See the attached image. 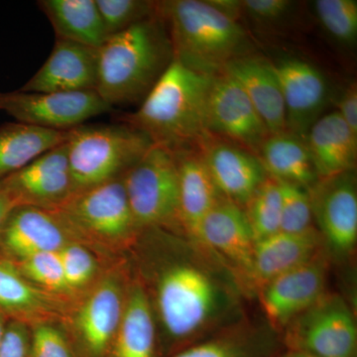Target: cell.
Wrapping results in <instances>:
<instances>
[{"instance_id":"6da1fadb","label":"cell","mask_w":357,"mask_h":357,"mask_svg":"<svg viewBox=\"0 0 357 357\" xmlns=\"http://www.w3.org/2000/svg\"><path fill=\"white\" fill-rule=\"evenodd\" d=\"M213 79L173 59L139 109L121 121L171 151L194 149L210 137L206 114Z\"/></svg>"},{"instance_id":"7a4b0ae2","label":"cell","mask_w":357,"mask_h":357,"mask_svg":"<svg viewBox=\"0 0 357 357\" xmlns=\"http://www.w3.org/2000/svg\"><path fill=\"white\" fill-rule=\"evenodd\" d=\"M173 59L165 21L157 13L98 48L96 91L112 107L142 102Z\"/></svg>"},{"instance_id":"3957f363","label":"cell","mask_w":357,"mask_h":357,"mask_svg":"<svg viewBox=\"0 0 357 357\" xmlns=\"http://www.w3.org/2000/svg\"><path fill=\"white\" fill-rule=\"evenodd\" d=\"M174 59L192 70L215 77L234 59L248 55V33L208 0L157 1Z\"/></svg>"},{"instance_id":"277c9868","label":"cell","mask_w":357,"mask_h":357,"mask_svg":"<svg viewBox=\"0 0 357 357\" xmlns=\"http://www.w3.org/2000/svg\"><path fill=\"white\" fill-rule=\"evenodd\" d=\"M152 145L147 135L124 123L70 129L68 159L74 192L121 177Z\"/></svg>"},{"instance_id":"5b68a950","label":"cell","mask_w":357,"mask_h":357,"mask_svg":"<svg viewBox=\"0 0 357 357\" xmlns=\"http://www.w3.org/2000/svg\"><path fill=\"white\" fill-rule=\"evenodd\" d=\"M123 181L137 229L178 222V171L173 151L152 145Z\"/></svg>"},{"instance_id":"8992f818","label":"cell","mask_w":357,"mask_h":357,"mask_svg":"<svg viewBox=\"0 0 357 357\" xmlns=\"http://www.w3.org/2000/svg\"><path fill=\"white\" fill-rule=\"evenodd\" d=\"M218 305L215 282L192 265L169 268L158 282L157 307L169 335L184 338L195 335L210 321Z\"/></svg>"},{"instance_id":"52a82bcc","label":"cell","mask_w":357,"mask_h":357,"mask_svg":"<svg viewBox=\"0 0 357 357\" xmlns=\"http://www.w3.org/2000/svg\"><path fill=\"white\" fill-rule=\"evenodd\" d=\"M72 232L117 243L137 229L129 206L123 175L75 192L60 208L52 211Z\"/></svg>"},{"instance_id":"ba28073f","label":"cell","mask_w":357,"mask_h":357,"mask_svg":"<svg viewBox=\"0 0 357 357\" xmlns=\"http://www.w3.org/2000/svg\"><path fill=\"white\" fill-rule=\"evenodd\" d=\"M287 326L290 349H300L318 357H354L356 354V319L338 296L326 294Z\"/></svg>"},{"instance_id":"9c48e42d","label":"cell","mask_w":357,"mask_h":357,"mask_svg":"<svg viewBox=\"0 0 357 357\" xmlns=\"http://www.w3.org/2000/svg\"><path fill=\"white\" fill-rule=\"evenodd\" d=\"M112 109L96 91L75 93L0 91V112L20 123L36 128L70 130L96 115Z\"/></svg>"},{"instance_id":"30bf717a","label":"cell","mask_w":357,"mask_h":357,"mask_svg":"<svg viewBox=\"0 0 357 357\" xmlns=\"http://www.w3.org/2000/svg\"><path fill=\"white\" fill-rule=\"evenodd\" d=\"M206 129L208 135L222 137L255 155L270 135L243 89L225 73L213 79Z\"/></svg>"},{"instance_id":"8fae6325","label":"cell","mask_w":357,"mask_h":357,"mask_svg":"<svg viewBox=\"0 0 357 357\" xmlns=\"http://www.w3.org/2000/svg\"><path fill=\"white\" fill-rule=\"evenodd\" d=\"M0 191L20 206L55 211L74 195L67 141L0 181Z\"/></svg>"},{"instance_id":"7c38bea8","label":"cell","mask_w":357,"mask_h":357,"mask_svg":"<svg viewBox=\"0 0 357 357\" xmlns=\"http://www.w3.org/2000/svg\"><path fill=\"white\" fill-rule=\"evenodd\" d=\"M318 231L333 250L347 253L357 241V189L354 171L321 178L309 190Z\"/></svg>"},{"instance_id":"4fadbf2b","label":"cell","mask_w":357,"mask_h":357,"mask_svg":"<svg viewBox=\"0 0 357 357\" xmlns=\"http://www.w3.org/2000/svg\"><path fill=\"white\" fill-rule=\"evenodd\" d=\"M328 265L321 253L261 287V304L274 326H287L326 295Z\"/></svg>"},{"instance_id":"5bb4252c","label":"cell","mask_w":357,"mask_h":357,"mask_svg":"<svg viewBox=\"0 0 357 357\" xmlns=\"http://www.w3.org/2000/svg\"><path fill=\"white\" fill-rule=\"evenodd\" d=\"M278 77L286 114V130L306 140L328 98V84L321 70L299 58L272 63Z\"/></svg>"},{"instance_id":"9a60e30c","label":"cell","mask_w":357,"mask_h":357,"mask_svg":"<svg viewBox=\"0 0 357 357\" xmlns=\"http://www.w3.org/2000/svg\"><path fill=\"white\" fill-rule=\"evenodd\" d=\"M72 231L57 213L35 206H15L0 227V255L18 261L37 253L59 251Z\"/></svg>"},{"instance_id":"2e32d148","label":"cell","mask_w":357,"mask_h":357,"mask_svg":"<svg viewBox=\"0 0 357 357\" xmlns=\"http://www.w3.org/2000/svg\"><path fill=\"white\" fill-rule=\"evenodd\" d=\"M215 139L210 136L204 140L198 146L199 154L222 197L245 206L268 177L266 171L257 155L229 141Z\"/></svg>"},{"instance_id":"e0dca14e","label":"cell","mask_w":357,"mask_h":357,"mask_svg":"<svg viewBox=\"0 0 357 357\" xmlns=\"http://www.w3.org/2000/svg\"><path fill=\"white\" fill-rule=\"evenodd\" d=\"M98 49L57 39L46 62L20 89L37 93L96 91Z\"/></svg>"},{"instance_id":"ac0fdd59","label":"cell","mask_w":357,"mask_h":357,"mask_svg":"<svg viewBox=\"0 0 357 357\" xmlns=\"http://www.w3.org/2000/svg\"><path fill=\"white\" fill-rule=\"evenodd\" d=\"M222 73L241 86L270 134L287 131L283 96L272 62L248 54L234 59Z\"/></svg>"},{"instance_id":"d6986e66","label":"cell","mask_w":357,"mask_h":357,"mask_svg":"<svg viewBox=\"0 0 357 357\" xmlns=\"http://www.w3.org/2000/svg\"><path fill=\"white\" fill-rule=\"evenodd\" d=\"M197 241L231 260L249 275L255 239L243 206L227 198L220 199L199 225Z\"/></svg>"},{"instance_id":"ffe728a7","label":"cell","mask_w":357,"mask_h":357,"mask_svg":"<svg viewBox=\"0 0 357 357\" xmlns=\"http://www.w3.org/2000/svg\"><path fill=\"white\" fill-rule=\"evenodd\" d=\"M321 234L317 229L302 234L279 231L255 241L249 276L259 285L300 266L319 255Z\"/></svg>"},{"instance_id":"44dd1931","label":"cell","mask_w":357,"mask_h":357,"mask_svg":"<svg viewBox=\"0 0 357 357\" xmlns=\"http://www.w3.org/2000/svg\"><path fill=\"white\" fill-rule=\"evenodd\" d=\"M174 153L178 171V222L197 241L204 217L225 197L199 151L185 149Z\"/></svg>"},{"instance_id":"7402d4cb","label":"cell","mask_w":357,"mask_h":357,"mask_svg":"<svg viewBox=\"0 0 357 357\" xmlns=\"http://www.w3.org/2000/svg\"><path fill=\"white\" fill-rule=\"evenodd\" d=\"M319 180L354 171L357 135L337 112L319 117L306 137Z\"/></svg>"},{"instance_id":"603a6c76","label":"cell","mask_w":357,"mask_h":357,"mask_svg":"<svg viewBox=\"0 0 357 357\" xmlns=\"http://www.w3.org/2000/svg\"><path fill=\"white\" fill-rule=\"evenodd\" d=\"M121 289L114 279L100 282L77 312L76 325L93 356H102L116 335L124 310Z\"/></svg>"},{"instance_id":"cb8c5ba5","label":"cell","mask_w":357,"mask_h":357,"mask_svg":"<svg viewBox=\"0 0 357 357\" xmlns=\"http://www.w3.org/2000/svg\"><path fill=\"white\" fill-rule=\"evenodd\" d=\"M258 158L269 177L310 190L319 181L306 140L284 131L270 134Z\"/></svg>"},{"instance_id":"d4e9b609","label":"cell","mask_w":357,"mask_h":357,"mask_svg":"<svg viewBox=\"0 0 357 357\" xmlns=\"http://www.w3.org/2000/svg\"><path fill=\"white\" fill-rule=\"evenodd\" d=\"M57 39L100 48L109 38L96 0H41Z\"/></svg>"},{"instance_id":"484cf974","label":"cell","mask_w":357,"mask_h":357,"mask_svg":"<svg viewBox=\"0 0 357 357\" xmlns=\"http://www.w3.org/2000/svg\"><path fill=\"white\" fill-rule=\"evenodd\" d=\"M69 132L20 122L0 126V181L17 172L40 155L65 143Z\"/></svg>"},{"instance_id":"4316f807","label":"cell","mask_w":357,"mask_h":357,"mask_svg":"<svg viewBox=\"0 0 357 357\" xmlns=\"http://www.w3.org/2000/svg\"><path fill=\"white\" fill-rule=\"evenodd\" d=\"M58 307L53 295L35 287L10 260L0 255V312L7 319L26 324L57 314Z\"/></svg>"},{"instance_id":"83f0119b","label":"cell","mask_w":357,"mask_h":357,"mask_svg":"<svg viewBox=\"0 0 357 357\" xmlns=\"http://www.w3.org/2000/svg\"><path fill=\"white\" fill-rule=\"evenodd\" d=\"M155 324L146 293L135 286L124 304L114 340V357H153Z\"/></svg>"},{"instance_id":"f1b7e54d","label":"cell","mask_w":357,"mask_h":357,"mask_svg":"<svg viewBox=\"0 0 357 357\" xmlns=\"http://www.w3.org/2000/svg\"><path fill=\"white\" fill-rule=\"evenodd\" d=\"M245 206L255 241L280 231L281 191L276 178L268 176Z\"/></svg>"},{"instance_id":"f546056e","label":"cell","mask_w":357,"mask_h":357,"mask_svg":"<svg viewBox=\"0 0 357 357\" xmlns=\"http://www.w3.org/2000/svg\"><path fill=\"white\" fill-rule=\"evenodd\" d=\"M314 6L319 23L328 35L344 45L356 43V0H317Z\"/></svg>"},{"instance_id":"4dcf8cb0","label":"cell","mask_w":357,"mask_h":357,"mask_svg":"<svg viewBox=\"0 0 357 357\" xmlns=\"http://www.w3.org/2000/svg\"><path fill=\"white\" fill-rule=\"evenodd\" d=\"M107 36L157 14V1L147 0H96Z\"/></svg>"},{"instance_id":"1f68e13d","label":"cell","mask_w":357,"mask_h":357,"mask_svg":"<svg viewBox=\"0 0 357 357\" xmlns=\"http://www.w3.org/2000/svg\"><path fill=\"white\" fill-rule=\"evenodd\" d=\"M278 181L281 191L280 231L302 234L312 227V208L309 190L293 183Z\"/></svg>"},{"instance_id":"d6a6232c","label":"cell","mask_w":357,"mask_h":357,"mask_svg":"<svg viewBox=\"0 0 357 357\" xmlns=\"http://www.w3.org/2000/svg\"><path fill=\"white\" fill-rule=\"evenodd\" d=\"M11 262L27 280L52 292H70L58 251L37 253Z\"/></svg>"},{"instance_id":"836d02e7","label":"cell","mask_w":357,"mask_h":357,"mask_svg":"<svg viewBox=\"0 0 357 357\" xmlns=\"http://www.w3.org/2000/svg\"><path fill=\"white\" fill-rule=\"evenodd\" d=\"M70 291L84 287L96 273L95 258L83 246L67 243L58 251Z\"/></svg>"},{"instance_id":"e575fe53","label":"cell","mask_w":357,"mask_h":357,"mask_svg":"<svg viewBox=\"0 0 357 357\" xmlns=\"http://www.w3.org/2000/svg\"><path fill=\"white\" fill-rule=\"evenodd\" d=\"M31 347L32 357H72L62 333L48 324H38L34 328Z\"/></svg>"},{"instance_id":"d590c367","label":"cell","mask_w":357,"mask_h":357,"mask_svg":"<svg viewBox=\"0 0 357 357\" xmlns=\"http://www.w3.org/2000/svg\"><path fill=\"white\" fill-rule=\"evenodd\" d=\"M175 357H251V352L241 340L222 337L194 345Z\"/></svg>"},{"instance_id":"8d00e7d4","label":"cell","mask_w":357,"mask_h":357,"mask_svg":"<svg viewBox=\"0 0 357 357\" xmlns=\"http://www.w3.org/2000/svg\"><path fill=\"white\" fill-rule=\"evenodd\" d=\"M293 6L289 0H243L241 8L250 20L259 24H273L281 20Z\"/></svg>"},{"instance_id":"74e56055","label":"cell","mask_w":357,"mask_h":357,"mask_svg":"<svg viewBox=\"0 0 357 357\" xmlns=\"http://www.w3.org/2000/svg\"><path fill=\"white\" fill-rule=\"evenodd\" d=\"M29 351L26 324L9 319L0 342V357H27Z\"/></svg>"},{"instance_id":"f35d334b","label":"cell","mask_w":357,"mask_h":357,"mask_svg":"<svg viewBox=\"0 0 357 357\" xmlns=\"http://www.w3.org/2000/svg\"><path fill=\"white\" fill-rule=\"evenodd\" d=\"M342 119L351 129L352 132L357 135V88L356 83H351L344 89L340 102L338 110Z\"/></svg>"},{"instance_id":"ab89813d","label":"cell","mask_w":357,"mask_h":357,"mask_svg":"<svg viewBox=\"0 0 357 357\" xmlns=\"http://www.w3.org/2000/svg\"><path fill=\"white\" fill-rule=\"evenodd\" d=\"M15 206H17V204L14 203L13 199L7 196L6 192L0 191V227Z\"/></svg>"},{"instance_id":"60d3db41","label":"cell","mask_w":357,"mask_h":357,"mask_svg":"<svg viewBox=\"0 0 357 357\" xmlns=\"http://www.w3.org/2000/svg\"><path fill=\"white\" fill-rule=\"evenodd\" d=\"M280 357H318L310 352L300 351V349H289L287 352L282 354Z\"/></svg>"},{"instance_id":"b9f144b4","label":"cell","mask_w":357,"mask_h":357,"mask_svg":"<svg viewBox=\"0 0 357 357\" xmlns=\"http://www.w3.org/2000/svg\"><path fill=\"white\" fill-rule=\"evenodd\" d=\"M9 319L0 312V342L3 338L4 333H6V326L8 324Z\"/></svg>"}]
</instances>
